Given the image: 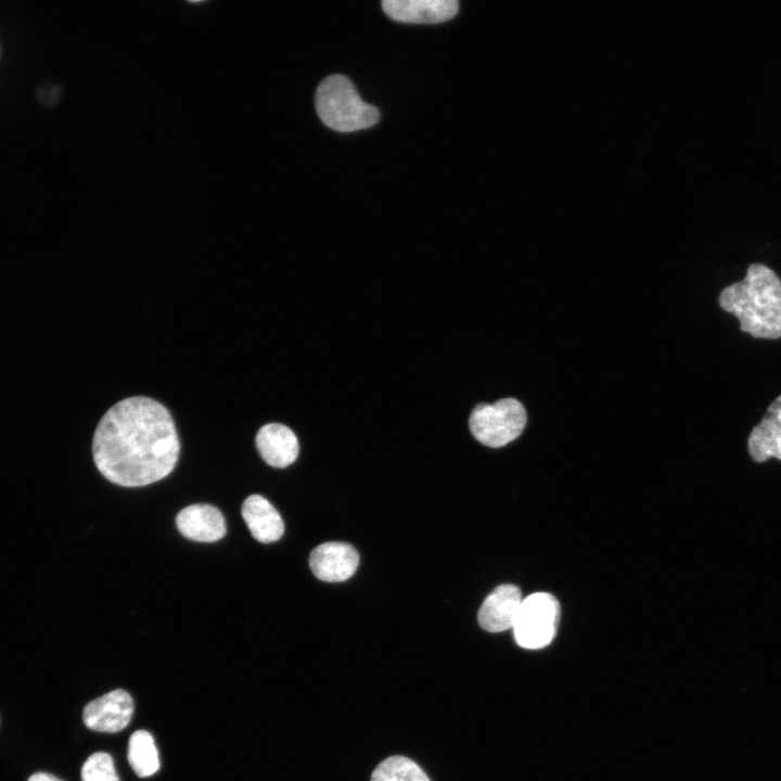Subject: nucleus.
<instances>
[{
	"label": "nucleus",
	"instance_id": "obj_17",
	"mask_svg": "<svg viewBox=\"0 0 781 781\" xmlns=\"http://www.w3.org/2000/svg\"><path fill=\"white\" fill-rule=\"evenodd\" d=\"M27 781H63L53 774L47 772H37L28 778Z\"/></svg>",
	"mask_w": 781,
	"mask_h": 781
},
{
	"label": "nucleus",
	"instance_id": "obj_15",
	"mask_svg": "<svg viewBox=\"0 0 781 781\" xmlns=\"http://www.w3.org/2000/svg\"><path fill=\"white\" fill-rule=\"evenodd\" d=\"M371 781H430V779L411 759L392 756L374 769Z\"/></svg>",
	"mask_w": 781,
	"mask_h": 781
},
{
	"label": "nucleus",
	"instance_id": "obj_16",
	"mask_svg": "<svg viewBox=\"0 0 781 781\" xmlns=\"http://www.w3.org/2000/svg\"><path fill=\"white\" fill-rule=\"evenodd\" d=\"M81 780L119 781L111 755L104 752L90 755L81 767Z\"/></svg>",
	"mask_w": 781,
	"mask_h": 781
},
{
	"label": "nucleus",
	"instance_id": "obj_10",
	"mask_svg": "<svg viewBox=\"0 0 781 781\" xmlns=\"http://www.w3.org/2000/svg\"><path fill=\"white\" fill-rule=\"evenodd\" d=\"M176 525L182 536L200 542H214L226 533L225 517L210 504H192L182 509L176 516Z\"/></svg>",
	"mask_w": 781,
	"mask_h": 781
},
{
	"label": "nucleus",
	"instance_id": "obj_13",
	"mask_svg": "<svg viewBox=\"0 0 781 781\" xmlns=\"http://www.w3.org/2000/svg\"><path fill=\"white\" fill-rule=\"evenodd\" d=\"M242 516L253 537L263 543L279 540L284 523L276 508L263 496L251 495L242 504Z\"/></svg>",
	"mask_w": 781,
	"mask_h": 781
},
{
	"label": "nucleus",
	"instance_id": "obj_6",
	"mask_svg": "<svg viewBox=\"0 0 781 781\" xmlns=\"http://www.w3.org/2000/svg\"><path fill=\"white\" fill-rule=\"evenodd\" d=\"M133 713V701L128 692L113 690L89 702L82 713L87 728L106 733H115L128 726Z\"/></svg>",
	"mask_w": 781,
	"mask_h": 781
},
{
	"label": "nucleus",
	"instance_id": "obj_12",
	"mask_svg": "<svg viewBox=\"0 0 781 781\" xmlns=\"http://www.w3.org/2000/svg\"><path fill=\"white\" fill-rule=\"evenodd\" d=\"M751 458L758 463L770 458L781 460V395L768 407L747 438Z\"/></svg>",
	"mask_w": 781,
	"mask_h": 781
},
{
	"label": "nucleus",
	"instance_id": "obj_8",
	"mask_svg": "<svg viewBox=\"0 0 781 781\" xmlns=\"http://www.w3.org/2000/svg\"><path fill=\"white\" fill-rule=\"evenodd\" d=\"M523 602L521 590L511 584L495 588L479 607V626L489 632H501L512 628Z\"/></svg>",
	"mask_w": 781,
	"mask_h": 781
},
{
	"label": "nucleus",
	"instance_id": "obj_4",
	"mask_svg": "<svg viewBox=\"0 0 781 781\" xmlns=\"http://www.w3.org/2000/svg\"><path fill=\"white\" fill-rule=\"evenodd\" d=\"M526 411L514 398H504L492 405H477L469 424L473 436L491 448L502 447L520 436L526 424Z\"/></svg>",
	"mask_w": 781,
	"mask_h": 781
},
{
	"label": "nucleus",
	"instance_id": "obj_11",
	"mask_svg": "<svg viewBox=\"0 0 781 781\" xmlns=\"http://www.w3.org/2000/svg\"><path fill=\"white\" fill-rule=\"evenodd\" d=\"M255 443L263 460L273 468H286L298 456L297 437L283 424L269 423L261 426L256 434Z\"/></svg>",
	"mask_w": 781,
	"mask_h": 781
},
{
	"label": "nucleus",
	"instance_id": "obj_1",
	"mask_svg": "<svg viewBox=\"0 0 781 781\" xmlns=\"http://www.w3.org/2000/svg\"><path fill=\"white\" fill-rule=\"evenodd\" d=\"M179 452L170 412L144 396L123 399L110 408L92 440L100 473L124 487L146 486L166 477L176 466Z\"/></svg>",
	"mask_w": 781,
	"mask_h": 781
},
{
	"label": "nucleus",
	"instance_id": "obj_3",
	"mask_svg": "<svg viewBox=\"0 0 781 781\" xmlns=\"http://www.w3.org/2000/svg\"><path fill=\"white\" fill-rule=\"evenodd\" d=\"M315 103L321 121L341 132L370 128L380 118L379 110L363 102L349 78L340 74L328 76L320 82Z\"/></svg>",
	"mask_w": 781,
	"mask_h": 781
},
{
	"label": "nucleus",
	"instance_id": "obj_5",
	"mask_svg": "<svg viewBox=\"0 0 781 781\" xmlns=\"http://www.w3.org/2000/svg\"><path fill=\"white\" fill-rule=\"evenodd\" d=\"M560 604L548 592H535L523 599L513 633L518 645L536 650L547 646L555 637Z\"/></svg>",
	"mask_w": 781,
	"mask_h": 781
},
{
	"label": "nucleus",
	"instance_id": "obj_14",
	"mask_svg": "<svg viewBox=\"0 0 781 781\" xmlns=\"http://www.w3.org/2000/svg\"><path fill=\"white\" fill-rule=\"evenodd\" d=\"M128 760L140 778L150 777L158 770V753L150 732L138 730L131 734L128 743Z\"/></svg>",
	"mask_w": 781,
	"mask_h": 781
},
{
	"label": "nucleus",
	"instance_id": "obj_9",
	"mask_svg": "<svg viewBox=\"0 0 781 781\" xmlns=\"http://www.w3.org/2000/svg\"><path fill=\"white\" fill-rule=\"evenodd\" d=\"M387 16L402 23H441L452 18L459 10L457 0H384Z\"/></svg>",
	"mask_w": 781,
	"mask_h": 781
},
{
	"label": "nucleus",
	"instance_id": "obj_2",
	"mask_svg": "<svg viewBox=\"0 0 781 781\" xmlns=\"http://www.w3.org/2000/svg\"><path fill=\"white\" fill-rule=\"evenodd\" d=\"M719 305L739 319L741 331L753 337H781V280L769 267L750 265L742 281L721 291Z\"/></svg>",
	"mask_w": 781,
	"mask_h": 781
},
{
	"label": "nucleus",
	"instance_id": "obj_7",
	"mask_svg": "<svg viewBox=\"0 0 781 781\" xmlns=\"http://www.w3.org/2000/svg\"><path fill=\"white\" fill-rule=\"evenodd\" d=\"M359 564V554L349 543L330 541L316 547L309 556L312 574L320 580L338 582L350 578Z\"/></svg>",
	"mask_w": 781,
	"mask_h": 781
}]
</instances>
